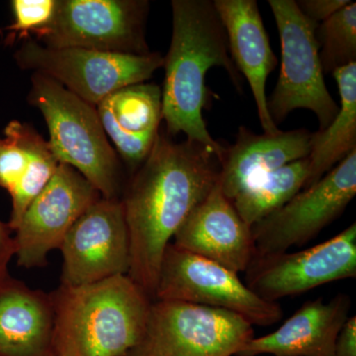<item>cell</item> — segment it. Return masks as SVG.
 <instances>
[{"mask_svg":"<svg viewBox=\"0 0 356 356\" xmlns=\"http://www.w3.org/2000/svg\"><path fill=\"white\" fill-rule=\"evenodd\" d=\"M220 170L209 147L188 139L175 142L159 130L149 156L133 173L121 199L130 240L128 276L153 301L166 248L217 184Z\"/></svg>","mask_w":356,"mask_h":356,"instance_id":"obj_1","label":"cell"},{"mask_svg":"<svg viewBox=\"0 0 356 356\" xmlns=\"http://www.w3.org/2000/svg\"><path fill=\"white\" fill-rule=\"evenodd\" d=\"M172 35L163 57L165 76L161 110L165 132L209 147L221 163L226 147L213 139L203 118L209 104L205 77L212 67H222L234 88L243 93V77L229 55L226 29L214 0H172Z\"/></svg>","mask_w":356,"mask_h":356,"instance_id":"obj_2","label":"cell"},{"mask_svg":"<svg viewBox=\"0 0 356 356\" xmlns=\"http://www.w3.org/2000/svg\"><path fill=\"white\" fill-rule=\"evenodd\" d=\"M56 356H127L146 329L153 300L128 275L51 293Z\"/></svg>","mask_w":356,"mask_h":356,"instance_id":"obj_3","label":"cell"},{"mask_svg":"<svg viewBox=\"0 0 356 356\" xmlns=\"http://www.w3.org/2000/svg\"><path fill=\"white\" fill-rule=\"evenodd\" d=\"M28 102L43 115L58 163L72 166L104 198H119L120 163L96 107L51 77L33 74Z\"/></svg>","mask_w":356,"mask_h":356,"instance_id":"obj_4","label":"cell"},{"mask_svg":"<svg viewBox=\"0 0 356 356\" xmlns=\"http://www.w3.org/2000/svg\"><path fill=\"white\" fill-rule=\"evenodd\" d=\"M281 44L277 83L267 98V109L276 126L296 109L314 112L318 131L336 118L339 107L327 90L316 39L318 23L307 18L294 0H268Z\"/></svg>","mask_w":356,"mask_h":356,"instance_id":"obj_5","label":"cell"},{"mask_svg":"<svg viewBox=\"0 0 356 356\" xmlns=\"http://www.w3.org/2000/svg\"><path fill=\"white\" fill-rule=\"evenodd\" d=\"M13 57L21 70L51 77L95 107L119 89L146 83L163 65V57L158 51L127 55L86 49H53L29 38Z\"/></svg>","mask_w":356,"mask_h":356,"instance_id":"obj_6","label":"cell"},{"mask_svg":"<svg viewBox=\"0 0 356 356\" xmlns=\"http://www.w3.org/2000/svg\"><path fill=\"white\" fill-rule=\"evenodd\" d=\"M254 337V325L232 312L154 300L127 356H234Z\"/></svg>","mask_w":356,"mask_h":356,"instance_id":"obj_7","label":"cell"},{"mask_svg":"<svg viewBox=\"0 0 356 356\" xmlns=\"http://www.w3.org/2000/svg\"><path fill=\"white\" fill-rule=\"evenodd\" d=\"M154 300L221 309L261 327L276 324L283 317L278 302L261 298L238 277V273L172 243L166 248L161 261Z\"/></svg>","mask_w":356,"mask_h":356,"instance_id":"obj_8","label":"cell"},{"mask_svg":"<svg viewBox=\"0 0 356 356\" xmlns=\"http://www.w3.org/2000/svg\"><path fill=\"white\" fill-rule=\"evenodd\" d=\"M149 11L147 0H57L53 19L35 36L48 48L147 55Z\"/></svg>","mask_w":356,"mask_h":356,"instance_id":"obj_9","label":"cell"},{"mask_svg":"<svg viewBox=\"0 0 356 356\" xmlns=\"http://www.w3.org/2000/svg\"><path fill=\"white\" fill-rule=\"evenodd\" d=\"M355 195L356 149L317 182L252 227L257 255L278 254L306 245L336 221Z\"/></svg>","mask_w":356,"mask_h":356,"instance_id":"obj_10","label":"cell"},{"mask_svg":"<svg viewBox=\"0 0 356 356\" xmlns=\"http://www.w3.org/2000/svg\"><path fill=\"white\" fill-rule=\"evenodd\" d=\"M243 282L269 302L303 294L356 276V224L324 243L299 252L257 255Z\"/></svg>","mask_w":356,"mask_h":356,"instance_id":"obj_11","label":"cell"},{"mask_svg":"<svg viewBox=\"0 0 356 356\" xmlns=\"http://www.w3.org/2000/svg\"><path fill=\"white\" fill-rule=\"evenodd\" d=\"M60 250L64 286L128 275L130 240L121 199L102 197L91 204L69 229Z\"/></svg>","mask_w":356,"mask_h":356,"instance_id":"obj_12","label":"cell"},{"mask_svg":"<svg viewBox=\"0 0 356 356\" xmlns=\"http://www.w3.org/2000/svg\"><path fill=\"white\" fill-rule=\"evenodd\" d=\"M102 197L81 173L72 166L60 163L50 182L30 204L14 231L18 266L27 269L46 266L48 254L60 250L74 222Z\"/></svg>","mask_w":356,"mask_h":356,"instance_id":"obj_13","label":"cell"},{"mask_svg":"<svg viewBox=\"0 0 356 356\" xmlns=\"http://www.w3.org/2000/svg\"><path fill=\"white\" fill-rule=\"evenodd\" d=\"M172 240L177 247L236 273H245L257 255L252 227L243 222L224 195L219 179Z\"/></svg>","mask_w":356,"mask_h":356,"instance_id":"obj_14","label":"cell"},{"mask_svg":"<svg viewBox=\"0 0 356 356\" xmlns=\"http://www.w3.org/2000/svg\"><path fill=\"white\" fill-rule=\"evenodd\" d=\"M350 309L351 298L344 293L329 302H306L275 331L252 337L236 356H332Z\"/></svg>","mask_w":356,"mask_h":356,"instance_id":"obj_15","label":"cell"},{"mask_svg":"<svg viewBox=\"0 0 356 356\" xmlns=\"http://www.w3.org/2000/svg\"><path fill=\"white\" fill-rule=\"evenodd\" d=\"M228 37L229 51L254 95L264 133L280 131L268 109L266 93L269 74L278 65L255 0H214Z\"/></svg>","mask_w":356,"mask_h":356,"instance_id":"obj_16","label":"cell"},{"mask_svg":"<svg viewBox=\"0 0 356 356\" xmlns=\"http://www.w3.org/2000/svg\"><path fill=\"white\" fill-rule=\"evenodd\" d=\"M107 137L133 173L144 163L163 120L161 88L140 83L115 91L96 106Z\"/></svg>","mask_w":356,"mask_h":356,"instance_id":"obj_17","label":"cell"},{"mask_svg":"<svg viewBox=\"0 0 356 356\" xmlns=\"http://www.w3.org/2000/svg\"><path fill=\"white\" fill-rule=\"evenodd\" d=\"M51 293L11 277L0 281V356H56Z\"/></svg>","mask_w":356,"mask_h":356,"instance_id":"obj_18","label":"cell"},{"mask_svg":"<svg viewBox=\"0 0 356 356\" xmlns=\"http://www.w3.org/2000/svg\"><path fill=\"white\" fill-rule=\"evenodd\" d=\"M311 139L312 132L307 129L255 134L241 126L235 144L226 147L221 161L222 193L232 201L257 178L307 158Z\"/></svg>","mask_w":356,"mask_h":356,"instance_id":"obj_19","label":"cell"},{"mask_svg":"<svg viewBox=\"0 0 356 356\" xmlns=\"http://www.w3.org/2000/svg\"><path fill=\"white\" fill-rule=\"evenodd\" d=\"M332 74L339 88L341 107L325 130L312 133L310 175L304 188L317 182L356 149V63Z\"/></svg>","mask_w":356,"mask_h":356,"instance_id":"obj_20","label":"cell"},{"mask_svg":"<svg viewBox=\"0 0 356 356\" xmlns=\"http://www.w3.org/2000/svg\"><path fill=\"white\" fill-rule=\"evenodd\" d=\"M310 175L308 156L257 178L232 200L243 222L252 227L291 200Z\"/></svg>","mask_w":356,"mask_h":356,"instance_id":"obj_21","label":"cell"},{"mask_svg":"<svg viewBox=\"0 0 356 356\" xmlns=\"http://www.w3.org/2000/svg\"><path fill=\"white\" fill-rule=\"evenodd\" d=\"M318 57L324 74L356 63V3L337 11L316 30Z\"/></svg>","mask_w":356,"mask_h":356,"instance_id":"obj_22","label":"cell"},{"mask_svg":"<svg viewBox=\"0 0 356 356\" xmlns=\"http://www.w3.org/2000/svg\"><path fill=\"white\" fill-rule=\"evenodd\" d=\"M44 138L30 124L9 122L0 137V188L10 193L27 172L35 151Z\"/></svg>","mask_w":356,"mask_h":356,"instance_id":"obj_23","label":"cell"},{"mask_svg":"<svg viewBox=\"0 0 356 356\" xmlns=\"http://www.w3.org/2000/svg\"><path fill=\"white\" fill-rule=\"evenodd\" d=\"M58 165L60 163L51 149L50 143L49 140H42L35 151L27 172L9 193L13 207L8 226L13 233L30 204L50 182Z\"/></svg>","mask_w":356,"mask_h":356,"instance_id":"obj_24","label":"cell"},{"mask_svg":"<svg viewBox=\"0 0 356 356\" xmlns=\"http://www.w3.org/2000/svg\"><path fill=\"white\" fill-rule=\"evenodd\" d=\"M13 22L7 26L6 43L15 40H27L29 34L36 35L53 19L57 0H13Z\"/></svg>","mask_w":356,"mask_h":356,"instance_id":"obj_25","label":"cell"},{"mask_svg":"<svg viewBox=\"0 0 356 356\" xmlns=\"http://www.w3.org/2000/svg\"><path fill=\"white\" fill-rule=\"evenodd\" d=\"M350 2V0H299L296 4L307 18L320 24Z\"/></svg>","mask_w":356,"mask_h":356,"instance_id":"obj_26","label":"cell"},{"mask_svg":"<svg viewBox=\"0 0 356 356\" xmlns=\"http://www.w3.org/2000/svg\"><path fill=\"white\" fill-rule=\"evenodd\" d=\"M13 232L8 222L0 220V281L8 277V266L11 259L15 257V243Z\"/></svg>","mask_w":356,"mask_h":356,"instance_id":"obj_27","label":"cell"},{"mask_svg":"<svg viewBox=\"0 0 356 356\" xmlns=\"http://www.w3.org/2000/svg\"><path fill=\"white\" fill-rule=\"evenodd\" d=\"M332 356H356V317L350 316L337 337Z\"/></svg>","mask_w":356,"mask_h":356,"instance_id":"obj_28","label":"cell"},{"mask_svg":"<svg viewBox=\"0 0 356 356\" xmlns=\"http://www.w3.org/2000/svg\"><path fill=\"white\" fill-rule=\"evenodd\" d=\"M2 34V30H0V35Z\"/></svg>","mask_w":356,"mask_h":356,"instance_id":"obj_29","label":"cell"}]
</instances>
